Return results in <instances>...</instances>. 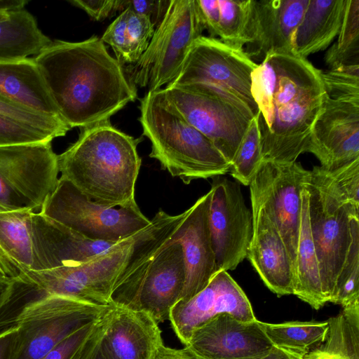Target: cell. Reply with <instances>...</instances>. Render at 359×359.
<instances>
[{"instance_id": "obj_1", "label": "cell", "mask_w": 359, "mask_h": 359, "mask_svg": "<svg viewBox=\"0 0 359 359\" xmlns=\"http://www.w3.org/2000/svg\"><path fill=\"white\" fill-rule=\"evenodd\" d=\"M33 58L59 116L71 129L110 120L137 98V88L97 36L52 41Z\"/></svg>"}, {"instance_id": "obj_2", "label": "cell", "mask_w": 359, "mask_h": 359, "mask_svg": "<svg viewBox=\"0 0 359 359\" xmlns=\"http://www.w3.org/2000/svg\"><path fill=\"white\" fill-rule=\"evenodd\" d=\"M251 93L264 160L297 161L327 94L322 70L292 53L271 52L252 73Z\"/></svg>"}, {"instance_id": "obj_3", "label": "cell", "mask_w": 359, "mask_h": 359, "mask_svg": "<svg viewBox=\"0 0 359 359\" xmlns=\"http://www.w3.org/2000/svg\"><path fill=\"white\" fill-rule=\"evenodd\" d=\"M141 141L114 127L110 120L81 128L78 140L58 155L60 177L98 204L138 206L135 190Z\"/></svg>"}, {"instance_id": "obj_4", "label": "cell", "mask_w": 359, "mask_h": 359, "mask_svg": "<svg viewBox=\"0 0 359 359\" xmlns=\"http://www.w3.org/2000/svg\"><path fill=\"white\" fill-rule=\"evenodd\" d=\"M139 121L151 142L149 157L185 184L229 172L231 164L202 133L165 100L161 88L148 90L140 100Z\"/></svg>"}, {"instance_id": "obj_5", "label": "cell", "mask_w": 359, "mask_h": 359, "mask_svg": "<svg viewBox=\"0 0 359 359\" xmlns=\"http://www.w3.org/2000/svg\"><path fill=\"white\" fill-rule=\"evenodd\" d=\"M204 29L196 0H170L147 50L125 68L130 83L156 90L172 82Z\"/></svg>"}, {"instance_id": "obj_6", "label": "cell", "mask_w": 359, "mask_h": 359, "mask_svg": "<svg viewBox=\"0 0 359 359\" xmlns=\"http://www.w3.org/2000/svg\"><path fill=\"white\" fill-rule=\"evenodd\" d=\"M185 278L182 247L170 238L115 286L111 303L144 311L158 323L163 322L180 300Z\"/></svg>"}, {"instance_id": "obj_7", "label": "cell", "mask_w": 359, "mask_h": 359, "mask_svg": "<svg viewBox=\"0 0 359 359\" xmlns=\"http://www.w3.org/2000/svg\"><path fill=\"white\" fill-rule=\"evenodd\" d=\"M161 90L169 104L207 137L231 164L253 116L209 85H171Z\"/></svg>"}, {"instance_id": "obj_8", "label": "cell", "mask_w": 359, "mask_h": 359, "mask_svg": "<svg viewBox=\"0 0 359 359\" xmlns=\"http://www.w3.org/2000/svg\"><path fill=\"white\" fill-rule=\"evenodd\" d=\"M59 173L51 142L0 146V211L39 212Z\"/></svg>"}, {"instance_id": "obj_9", "label": "cell", "mask_w": 359, "mask_h": 359, "mask_svg": "<svg viewBox=\"0 0 359 359\" xmlns=\"http://www.w3.org/2000/svg\"><path fill=\"white\" fill-rule=\"evenodd\" d=\"M114 307L51 296L26 308L18 317L11 359H41L66 337L96 322Z\"/></svg>"}, {"instance_id": "obj_10", "label": "cell", "mask_w": 359, "mask_h": 359, "mask_svg": "<svg viewBox=\"0 0 359 359\" xmlns=\"http://www.w3.org/2000/svg\"><path fill=\"white\" fill-rule=\"evenodd\" d=\"M39 213L88 239L115 243L133 236L151 223L138 206L109 208L98 204L61 177Z\"/></svg>"}, {"instance_id": "obj_11", "label": "cell", "mask_w": 359, "mask_h": 359, "mask_svg": "<svg viewBox=\"0 0 359 359\" xmlns=\"http://www.w3.org/2000/svg\"><path fill=\"white\" fill-rule=\"evenodd\" d=\"M257 65L243 49L202 35L193 43L178 76L168 86L203 83L213 86L255 117L258 109L251 93V83L252 73Z\"/></svg>"}, {"instance_id": "obj_12", "label": "cell", "mask_w": 359, "mask_h": 359, "mask_svg": "<svg viewBox=\"0 0 359 359\" xmlns=\"http://www.w3.org/2000/svg\"><path fill=\"white\" fill-rule=\"evenodd\" d=\"M309 180L310 170L299 162L263 160L249 184L250 196L264 207L276 226L293 271L299 234L301 193Z\"/></svg>"}, {"instance_id": "obj_13", "label": "cell", "mask_w": 359, "mask_h": 359, "mask_svg": "<svg viewBox=\"0 0 359 359\" xmlns=\"http://www.w3.org/2000/svg\"><path fill=\"white\" fill-rule=\"evenodd\" d=\"M209 229L216 273L234 270L246 257L252 236V215L241 184L220 176L211 185Z\"/></svg>"}, {"instance_id": "obj_14", "label": "cell", "mask_w": 359, "mask_h": 359, "mask_svg": "<svg viewBox=\"0 0 359 359\" xmlns=\"http://www.w3.org/2000/svg\"><path fill=\"white\" fill-rule=\"evenodd\" d=\"M309 215L323 292L330 302L351 241L350 218L359 209L339 203L309 180Z\"/></svg>"}, {"instance_id": "obj_15", "label": "cell", "mask_w": 359, "mask_h": 359, "mask_svg": "<svg viewBox=\"0 0 359 359\" xmlns=\"http://www.w3.org/2000/svg\"><path fill=\"white\" fill-rule=\"evenodd\" d=\"M306 152L313 154L327 170L359 159V100L326 94Z\"/></svg>"}, {"instance_id": "obj_16", "label": "cell", "mask_w": 359, "mask_h": 359, "mask_svg": "<svg viewBox=\"0 0 359 359\" xmlns=\"http://www.w3.org/2000/svg\"><path fill=\"white\" fill-rule=\"evenodd\" d=\"M185 346L202 359H256L273 347L260 321L221 313L196 327Z\"/></svg>"}, {"instance_id": "obj_17", "label": "cell", "mask_w": 359, "mask_h": 359, "mask_svg": "<svg viewBox=\"0 0 359 359\" xmlns=\"http://www.w3.org/2000/svg\"><path fill=\"white\" fill-rule=\"evenodd\" d=\"M224 313L243 321L257 319L242 288L227 271H222L191 299L178 302L172 308L168 320L180 341L186 346L196 327Z\"/></svg>"}, {"instance_id": "obj_18", "label": "cell", "mask_w": 359, "mask_h": 359, "mask_svg": "<svg viewBox=\"0 0 359 359\" xmlns=\"http://www.w3.org/2000/svg\"><path fill=\"white\" fill-rule=\"evenodd\" d=\"M211 194L210 190L188 209L187 215L171 237L181 244L185 264V283L179 302L196 295L217 273L209 229Z\"/></svg>"}, {"instance_id": "obj_19", "label": "cell", "mask_w": 359, "mask_h": 359, "mask_svg": "<svg viewBox=\"0 0 359 359\" xmlns=\"http://www.w3.org/2000/svg\"><path fill=\"white\" fill-rule=\"evenodd\" d=\"M252 236L247 257L266 286L278 297L293 294L292 261L276 226L250 196Z\"/></svg>"}, {"instance_id": "obj_20", "label": "cell", "mask_w": 359, "mask_h": 359, "mask_svg": "<svg viewBox=\"0 0 359 359\" xmlns=\"http://www.w3.org/2000/svg\"><path fill=\"white\" fill-rule=\"evenodd\" d=\"M32 228L36 271L81 264L118 243L88 239L39 212H32Z\"/></svg>"}, {"instance_id": "obj_21", "label": "cell", "mask_w": 359, "mask_h": 359, "mask_svg": "<svg viewBox=\"0 0 359 359\" xmlns=\"http://www.w3.org/2000/svg\"><path fill=\"white\" fill-rule=\"evenodd\" d=\"M162 344L158 323L150 314L114 306L102 341L111 359H152Z\"/></svg>"}, {"instance_id": "obj_22", "label": "cell", "mask_w": 359, "mask_h": 359, "mask_svg": "<svg viewBox=\"0 0 359 359\" xmlns=\"http://www.w3.org/2000/svg\"><path fill=\"white\" fill-rule=\"evenodd\" d=\"M309 0H254L251 55L271 52L291 53L292 35L299 24Z\"/></svg>"}, {"instance_id": "obj_23", "label": "cell", "mask_w": 359, "mask_h": 359, "mask_svg": "<svg viewBox=\"0 0 359 359\" xmlns=\"http://www.w3.org/2000/svg\"><path fill=\"white\" fill-rule=\"evenodd\" d=\"M346 0H309L291 39V53L306 59L327 48L338 35Z\"/></svg>"}, {"instance_id": "obj_24", "label": "cell", "mask_w": 359, "mask_h": 359, "mask_svg": "<svg viewBox=\"0 0 359 359\" xmlns=\"http://www.w3.org/2000/svg\"><path fill=\"white\" fill-rule=\"evenodd\" d=\"M32 212L0 211V274L11 280L26 271L37 269Z\"/></svg>"}, {"instance_id": "obj_25", "label": "cell", "mask_w": 359, "mask_h": 359, "mask_svg": "<svg viewBox=\"0 0 359 359\" xmlns=\"http://www.w3.org/2000/svg\"><path fill=\"white\" fill-rule=\"evenodd\" d=\"M0 93L36 111L60 118L33 57L0 61Z\"/></svg>"}, {"instance_id": "obj_26", "label": "cell", "mask_w": 359, "mask_h": 359, "mask_svg": "<svg viewBox=\"0 0 359 359\" xmlns=\"http://www.w3.org/2000/svg\"><path fill=\"white\" fill-rule=\"evenodd\" d=\"M306 184L301 193L302 211L294 266L293 294L318 310L327 302L323 292L318 259L311 235L309 193Z\"/></svg>"}, {"instance_id": "obj_27", "label": "cell", "mask_w": 359, "mask_h": 359, "mask_svg": "<svg viewBox=\"0 0 359 359\" xmlns=\"http://www.w3.org/2000/svg\"><path fill=\"white\" fill-rule=\"evenodd\" d=\"M51 41L25 8L11 11L8 18L0 21V61L35 56Z\"/></svg>"}, {"instance_id": "obj_28", "label": "cell", "mask_w": 359, "mask_h": 359, "mask_svg": "<svg viewBox=\"0 0 359 359\" xmlns=\"http://www.w3.org/2000/svg\"><path fill=\"white\" fill-rule=\"evenodd\" d=\"M260 325L273 346L304 358L311 348L323 344L326 338L328 322H286Z\"/></svg>"}, {"instance_id": "obj_29", "label": "cell", "mask_w": 359, "mask_h": 359, "mask_svg": "<svg viewBox=\"0 0 359 359\" xmlns=\"http://www.w3.org/2000/svg\"><path fill=\"white\" fill-rule=\"evenodd\" d=\"M310 181L339 203L359 209V159L334 170L314 166Z\"/></svg>"}, {"instance_id": "obj_30", "label": "cell", "mask_w": 359, "mask_h": 359, "mask_svg": "<svg viewBox=\"0 0 359 359\" xmlns=\"http://www.w3.org/2000/svg\"><path fill=\"white\" fill-rule=\"evenodd\" d=\"M327 322L328 332L319 348L343 359H359V303L343 308Z\"/></svg>"}, {"instance_id": "obj_31", "label": "cell", "mask_w": 359, "mask_h": 359, "mask_svg": "<svg viewBox=\"0 0 359 359\" xmlns=\"http://www.w3.org/2000/svg\"><path fill=\"white\" fill-rule=\"evenodd\" d=\"M218 36L226 44L243 49L252 41L254 0H218Z\"/></svg>"}, {"instance_id": "obj_32", "label": "cell", "mask_w": 359, "mask_h": 359, "mask_svg": "<svg viewBox=\"0 0 359 359\" xmlns=\"http://www.w3.org/2000/svg\"><path fill=\"white\" fill-rule=\"evenodd\" d=\"M337 41L328 49L325 62L329 69L359 65V0H346Z\"/></svg>"}, {"instance_id": "obj_33", "label": "cell", "mask_w": 359, "mask_h": 359, "mask_svg": "<svg viewBox=\"0 0 359 359\" xmlns=\"http://www.w3.org/2000/svg\"><path fill=\"white\" fill-rule=\"evenodd\" d=\"M351 241L330 302L343 308L359 303V213L350 218Z\"/></svg>"}, {"instance_id": "obj_34", "label": "cell", "mask_w": 359, "mask_h": 359, "mask_svg": "<svg viewBox=\"0 0 359 359\" xmlns=\"http://www.w3.org/2000/svg\"><path fill=\"white\" fill-rule=\"evenodd\" d=\"M263 160L258 119L255 116L231 163L229 172L235 181L248 186Z\"/></svg>"}, {"instance_id": "obj_35", "label": "cell", "mask_w": 359, "mask_h": 359, "mask_svg": "<svg viewBox=\"0 0 359 359\" xmlns=\"http://www.w3.org/2000/svg\"><path fill=\"white\" fill-rule=\"evenodd\" d=\"M0 114L46 133L53 138L71 129L59 117L43 114L17 103L0 93Z\"/></svg>"}, {"instance_id": "obj_36", "label": "cell", "mask_w": 359, "mask_h": 359, "mask_svg": "<svg viewBox=\"0 0 359 359\" xmlns=\"http://www.w3.org/2000/svg\"><path fill=\"white\" fill-rule=\"evenodd\" d=\"M322 79L328 96L359 100V65L322 71Z\"/></svg>"}, {"instance_id": "obj_37", "label": "cell", "mask_w": 359, "mask_h": 359, "mask_svg": "<svg viewBox=\"0 0 359 359\" xmlns=\"http://www.w3.org/2000/svg\"><path fill=\"white\" fill-rule=\"evenodd\" d=\"M128 9L127 38L129 48L130 65L135 63L147 50L155 31L151 19Z\"/></svg>"}, {"instance_id": "obj_38", "label": "cell", "mask_w": 359, "mask_h": 359, "mask_svg": "<svg viewBox=\"0 0 359 359\" xmlns=\"http://www.w3.org/2000/svg\"><path fill=\"white\" fill-rule=\"evenodd\" d=\"M50 135L0 114V146L52 142Z\"/></svg>"}, {"instance_id": "obj_39", "label": "cell", "mask_w": 359, "mask_h": 359, "mask_svg": "<svg viewBox=\"0 0 359 359\" xmlns=\"http://www.w3.org/2000/svg\"><path fill=\"white\" fill-rule=\"evenodd\" d=\"M127 20L128 9L126 8L109 25L100 38L104 43H107L111 47L116 59L122 66L130 64L126 32Z\"/></svg>"}, {"instance_id": "obj_40", "label": "cell", "mask_w": 359, "mask_h": 359, "mask_svg": "<svg viewBox=\"0 0 359 359\" xmlns=\"http://www.w3.org/2000/svg\"><path fill=\"white\" fill-rule=\"evenodd\" d=\"M100 320L74 332L41 359H78L84 345L95 331Z\"/></svg>"}, {"instance_id": "obj_41", "label": "cell", "mask_w": 359, "mask_h": 359, "mask_svg": "<svg viewBox=\"0 0 359 359\" xmlns=\"http://www.w3.org/2000/svg\"><path fill=\"white\" fill-rule=\"evenodd\" d=\"M69 3L86 11L91 18L102 21L123 11V0H72Z\"/></svg>"}, {"instance_id": "obj_42", "label": "cell", "mask_w": 359, "mask_h": 359, "mask_svg": "<svg viewBox=\"0 0 359 359\" xmlns=\"http://www.w3.org/2000/svg\"><path fill=\"white\" fill-rule=\"evenodd\" d=\"M112 309L100 320L95 331L84 345L78 359H111L102 347V341Z\"/></svg>"}, {"instance_id": "obj_43", "label": "cell", "mask_w": 359, "mask_h": 359, "mask_svg": "<svg viewBox=\"0 0 359 359\" xmlns=\"http://www.w3.org/2000/svg\"><path fill=\"white\" fill-rule=\"evenodd\" d=\"M170 1L123 0L124 10L130 8L135 13L149 17L156 25L161 21Z\"/></svg>"}, {"instance_id": "obj_44", "label": "cell", "mask_w": 359, "mask_h": 359, "mask_svg": "<svg viewBox=\"0 0 359 359\" xmlns=\"http://www.w3.org/2000/svg\"><path fill=\"white\" fill-rule=\"evenodd\" d=\"M198 10L204 26L210 37L218 36L219 6L218 0H196Z\"/></svg>"}, {"instance_id": "obj_45", "label": "cell", "mask_w": 359, "mask_h": 359, "mask_svg": "<svg viewBox=\"0 0 359 359\" xmlns=\"http://www.w3.org/2000/svg\"><path fill=\"white\" fill-rule=\"evenodd\" d=\"M152 359H202L187 346L181 349L168 347L162 344L156 350Z\"/></svg>"}, {"instance_id": "obj_46", "label": "cell", "mask_w": 359, "mask_h": 359, "mask_svg": "<svg viewBox=\"0 0 359 359\" xmlns=\"http://www.w3.org/2000/svg\"><path fill=\"white\" fill-rule=\"evenodd\" d=\"M18 326L0 332V359H11L16 341Z\"/></svg>"}, {"instance_id": "obj_47", "label": "cell", "mask_w": 359, "mask_h": 359, "mask_svg": "<svg viewBox=\"0 0 359 359\" xmlns=\"http://www.w3.org/2000/svg\"><path fill=\"white\" fill-rule=\"evenodd\" d=\"M256 359H303L294 354L273 346L266 355Z\"/></svg>"}, {"instance_id": "obj_48", "label": "cell", "mask_w": 359, "mask_h": 359, "mask_svg": "<svg viewBox=\"0 0 359 359\" xmlns=\"http://www.w3.org/2000/svg\"><path fill=\"white\" fill-rule=\"evenodd\" d=\"M303 359H343L341 357L325 352L319 348H316L309 352Z\"/></svg>"}, {"instance_id": "obj_49", "label": "cell", "mask_w": 359, "mask_h": 359, "mask_svg": "<svg viewBox=\"0 0 359 359\" xmlns=\"http://www.w3.org/2000/svg\"><path fill=\"white\" fill-rule=\"evenodd\" d=\"M11 280L6 278L0 274V294L9 285Z\"/></svg>"}]
</instances>
